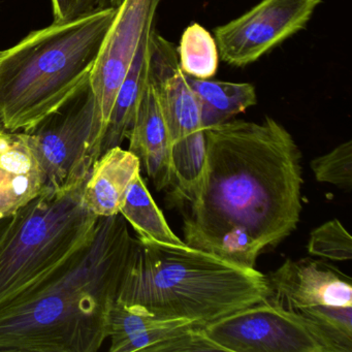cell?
<instances>
[{
    "instance_id": "6da1fadb",
    "label": "cell",
    "mask_w": 352,
    "mask_h": 352,
    "mask_svg": "<svg viewBox=\"0 0 352 352\" xmlns=\"http://www.w3.org/2000/svg\"><path fill=\"white\" fill-rule=\"evenodd\" d=\"M206 162L184 218V242L245 267L296 230L302 212V153L287 129L228 121L205 129Z\"/></svg>"
},
{
    "instance_id": "7a4b0ae2",
    "label": "cell",
    "mask_w": 352,
    "mask_h": 352,
    "mask_svg": "<svg viewBox=\"0 0 352 352\" xmlns=\"http://www.w3.org/2000/svg\"><path fill=\"white\" fill-rule=\"evenodd\" d=\"M135 238L120 213L98 217L91 242L44 285L0 310V352H96Z\"/></svg>"
},
{
    "instance_id": "3957f363",
    "label": "cell",
    "mask_w": 352,
    "mask_h": 352,
    "mask_svg": "<svg viewBox=\"0 0 352 352\" xmlns=\"http://www.w3.org/2000/svg\"><path fill=\"white\" fill-rule=\"evenodd\" d=\"M273 294L267 276L188 246L135 239L118 300L201 327Z\"/></svg>"
},
{
    "instance_id": "277c9868",
    "label": "cell",
    "mask_w": 352,
    "mask_h": 352,
    "mask_svg": "<svg viewBox=\"0 0 352 352\" xmlns=\"http://www.w3.org/2000/svg\"><path fill=\"white\" fill-rule=\"evenodd\" d=\"M116 8H98L30 32L0 51V126L30 131L90 75Z\"/></svg>"
},
{
    "instance_id": "5b68a950",
    "label": "cell",
    "mask_w": 352,
    "mask_h": 352,
    "mask_svg": "<svg viewBox=\"0 0 352 352\" xmlns=\"http://www.w3.org/2000/svg\"><path fill=\"white\" fill-rule=\"evenodd\" d=\"M83 186L46 191L9 217L0 234V310L52 279L94 239L98 217Z\"/></svg>"
},
{
    "instance_id": "8992f818",
    "label": "cell",
    "mask_w": 352,
    "mask_h": 352,
    "mask_svg": "<svg viewBox=\"0 0 352 352\" xmlns=\"http://www.w3.org/2000/svg\"><path fill=\"white\" fill-rule=\"evenodd\" d=\"M148 80L170 137L173 197L190 204L199 188L207 151L201 107L179 65L177 49L155 28L148 41Z\"/></svg>"
},
{
    "instance_id": "52a82bcc",
    "label": "cell",
    "mask_w": 352,
    "mask_h": 352,
    "mask_svg": "<svg viewBox=\"0 0 352 352\" xmlns=\"http://www.w3.org/2000/svg\"><path fill=\"white\" fill-rule=\"evenodd\" d=\"M96 109L88 76L55 110L26 131L47 190H72L85 183L92 166Z\"/></svg>"
},
{
    "instance_id": "ba28073f",
    "label": "cell",
    "mask_w": 352,
    "mask_h": 352,
    "mask_svg": "<svg viewBox=\"0 0 352 352\" xmlns=\"http://www.w3.org/2000/svg\"><path fill=\"white\" fill-rule=\"evenodd\" d=\"M226 352H337L312 321L272 296L199 327Z\"/></svg>"
},
{
    "instance_id": "9c48e42d",
    "label": "cell",
    "mask_w": 352,
    "mask_h": 352,
    "mask_svg": "<svg viewBox=\"0 0 352 352\" xmlns=\"http://www.w3.org/2000/svg\"><path fill=\"white\" fill-rule=\"evenodd\" d=\"M162 0H124L104 38L90 72L96 98V124L90 148L91 166L100 156V146L117 94L131 69L141 41L154 28Z\"/></svg>"
},
{
    "instance_id": "30bf717a",
    "label": "cell",
    "mask_w": 352,
    "mask_h": 352,
    "mask_svg": "<svg viewBox=\"0 0 352 352\" xmlns=\"http://www.w3.org/2000/svg\"><path fill=\"white\" fill-rule=\"evenodd\" d=\"M321 0H261L244 15L214 30L219 59L242 67L302 30Z\"/></svg>"
},
{
    "instance_id": "8fae6325",
    "label": "cell",
    "mask_w": 352,
    "mask_h": 352,
    "mask_svg": "<svg viewBox=\"0 0 352 352\" xmlns=\"http://www.w3.org/2000/svg\"><path fill=\"white\" fill-rule=\"evenodd\" d=\"M267 278L272 298L288 310L318 305L352 306L350 278L321 261L287 259Z\"/></svg>"
},
{
    "instance_id": "7c38bea8",
    "label": "cell",
    "mask_w": 352,
    "mask_h": 352,
    "mask_svg": "<svg viewBox=\"0 0 352 352\" xmlns=\"http://www.w3.org/2000/svg\"><path fill=\"white\" fill-rule=\"evenodd\" d=\"M46 191L50 190L28 135L0 126V219L11 217Z\"/></svg>"
},
{
    "instance_id": "4fadbf2b",
    "label": "cell",
    "mask_w": 352,
    "mask_h": 352,
    "mask_svg": "<svg viewBox=\"0 0 352 352\" xmlns=\"http://www.w3.org/2000/svg\"><path fill=\"white\" fill-rule=\"evenodd\" d=\"M127 139L129 150L139 157L141 166L157 190L174 183L168 127L149 80L138 104Z\"/></svg>"
},
{
    "instance_id": "5bb4252c",
    "label": "cell",
    "mask_w": 352,
    "mask_h": 352,
    "mask_svg": "<svg viewBox=\"0 0 352 352\" xmlns=\"http://www.w3.org/2000/svg\"><path fill=\"white\" fill-rule=\"evenodd\" d=\"M141 166L139 157L121 146L102 153L92 164L84 183V206L98 217L120 213L127 189L141 174Z\"/></svg>"
},
{
    "instance_id": "9a60e30c",
    "label": "cell",
    "mask_w": 352,
    "mask_h": 352,
    "mask_svg": "<svg viewBox=\"0 0 352 352\" xmlns=\"http://www.w3.org/2000/svg\"><path fill=\"white\" fill-rule=\"evenodd\" d=\"M152 30L141 41L131 69L115 98L100 146V155L111 148L122 145L127 139L138 104L148 81V41Z\"/></svg>"
},
{
    "instance_id": "2e32d148",
    "label": "cell",
    "mask_w": 352,
    "mask_h": 352,
    "mask_svg": "<svg viewBox=\"0 0 352 352\" xmlns=\"http://www.w3.org/2000/svg\"><path fill=\"white\" fill-rule=\"evenodd\" d=\"M186 80L199 100L205 129L228 122L256 104V91L251 84L195 79L188 76Z\"/></svg>"
},
{
    "instance_id": "e0dca14e",
    "label": "cell",
    "mask_w": 352,
    "mask_h": 352,
    "mask_svg": "<svg viewBox=\"0 0 352 352\" xmlns=\"http://www.w3.org/2000/svg\"><path fill=\"white\" fill-rule=\"evenodd\" d=\"M120 214L131 224L140 241L172 246L187 245L170 230L141 174L137 175L129 185Z\"/></svg>"
},
{
    "instance_id": "ac0fdd59",
    "label": "cell",
    "mask_w": 352,
    "mask_h": 352,
    "mask_svg": "<svg viewBox=\"0 0 352 352\" xmlns=\"http://www.w3.org/2000/svg\"><path fill=\"white\" fill-rule=\"evenodd\" d=\"M177 54L181 69L188 77L207 80L217 73V44L211 32L201 24H191L184 30Z\"/></svg>"
},
{
    "instance_id": "d6986e66",
    "label": "cell",
    "mask_w": 352,
    "mask_h": 352,
    "mask_svg": "<svg viewBox=\"0 0 352 352\" xmlns=\"http://www.w3.org/2000/svg\"><path fill=\"white\" fill-rule=\"evenodd\" d=\"M294 311L316 324L337 352H352V306L318 305Z\"/></svg>"
},
{
    "instance_id": "ffe728a7",
    "label": "cell",
    "mask_w": 352,
    "mask_h": 352,
    "mask_svg": "<svg viewBox=\"0 0 352 352\" xmlns=\"http://www.w3.org/2000/svg\"><path fill=\"white\" fill-rule=\"evenodd\" d=\"M307 248L311 255L331 261L352 259L351 236L338 219L325 222L312 230Z\"/></svg>"
},
{
    "instance_id": "44dd1931",
    "label": "cell",
    "mask_w": 352,
    "mask_h": 352,
    "mask_svg": "<svg viewBox=\"0 0 352 352\" xmlns=\"http://www.w3.org/2000/svg\"><path fill=\"white\" fill-rule=\"evenodd\" d=\"M318 182L337 185L349 191L352 187V142L347 141L311 162Z\"/></svg>"
},
{
    "instance_id": "7402d4cb",
    "label": "cell",
    "mask_w": 352,
    "mask_h": 352,
    "mask_svg": "<svg viewBox=\"0 0 352 352\" xmlns=\"http://www.w3.org/2000/svg\"><path fill=\"white\" fill-rule=\"evenodd\" d=\"M54 22H65L77 18V0H51Z\"/></svg>"
},
{
    "instance_id": "603a6c76",
    "label": "cell",
    "mask_w": 352,
    "mask_h": 352,
    "mask_svg": "<svg viewBox=\"0 0 352 352\" xmlns=\"http://www.w3.org/2000/svg\"><path fill=\"white\" fill-rule=\"evenodd\" d=\"M96 0H77V17L94 11Z\"/></svg>"
},
{
    "instance_id": "cb8c5ba5",
    "label": "cell",
    "mask_w": 352,
    "mask_h": 352,
    "mask_svg": "<svg viewBox=\"0 0 352 352\" xmlns=\"http://www.w3.org/2000/svg\"><path fill=\"white\" fill-rule=\"evenodd\" d=\"M110 1V7L113 8H119L120 7L121 3L124 1V0H109Z\"/></svg>"
},
{
    "instance_id": "d4e9b609",
    "label": "cell",
    "mask_w": 352,
    "mask_h": 352,
    "mask_svg": "<svg viewBox=\"0 0 352 352\" xmlns=\"http://www.w3.org/2000/svg\"><path fill=\"white\" fill-rule=\"evenodd\" d=\"M8 219H9V218H3V219H0V234H1V232H3V226H6V223H7Z\"/></svg>"
}]
</instances>
